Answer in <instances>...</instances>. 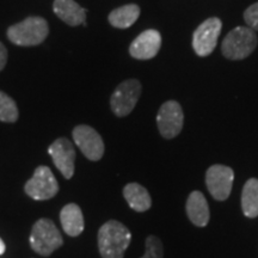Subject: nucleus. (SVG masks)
<instances>
[{
	"label": "nucleus",
	"mask_w": 258,
	"mask_h": 258,
	"mask_svg": "<svg viewBox=\"0 0 258 258\" xmlns=\"http://www.w3.org/2000/svg\"><path fill=\"white\" fill-rule=\"evenodd\" d=\"M222 23L220 18L211 17L196 28L192 35V48L199 56L211 55L218 44Z\"/></svg>",
	"instance_id": "7"
},
{
	"label": "nucleus",
	"mask_w": 258,
	"mask_h": 258,
	"mask_svg": "<svg viewBox=\"0 0 258 258\" xmlns=\"http://www.w3.org/2000/svg\"><path fill=\"white\" fill-rule=\"evenodd\" d=\"M131 241V231L117 220L106 221L98 231V249L102 258H123Z\"/></svg>",
	"instance_id": "1"
},
{
	"label": "nucleus",
	"mask_w": 258,
	"mask_h": 258,
	"mask_svg": "<svg viewBox=\"0 0 258 258\" xmlns=\"http://www.w3.org/2000/svg\"><path fill=\"white\" fill-rule=\"evenodd\" d=\"M146 252L140 258H164V245L157 235H148L145 241Z\"/></svg>",
	"instance_id": "20"
},
{
	"label": "nucleus",
	"mask_w": 258,
	"mask_h": 258,
	"mask_svg": "<svg viewBox=\"0 0 258 258\" xmlns=\"http://www.w3.org/2000/svg\"><path fill=\"white\" fill-rule=\"evenodd\" d=\"M6 62H8V50H6L4 44L0 42V71L4 70Z\"/></svg>",
	"instance_id": "22"
},
{
	"label": "nucleus",
	"mask_w": 258,
	"mask_h": 258,
	"mask_svg": "<svg viewBox=\"0 0 258 258\" xmlns=\"http://www.w3.org/2000/svg\"><path fill=\"white\" fill-rule=\"evenodd\" d=\"M29 241L31 249L41 256H49L63 244L62 235L50 219H40L35 222Z\"/></svg>",
	"instance_id": "4"
},
{
	"label": "nucleus",
	"mask_w": 258,
	"mask_h": 258,
	"mask_svg": "<svg viewBox=\"0 0 258 258\" xmlns=\"http://www.w3.org/2000/svg\"><path fill=\"white\" fill-rule=\"evenodd\" d=\"M49 32L46 19L29 17L21 23L12 25L8 30V37L12 43L22 47L37 46L46 40Z\"/></svg>",
	"instance_id": "3"
},
{
	"label": "nucleus",
	"mask_w": 258,
	"mask_h": 258,
	"mask_svg": "<svg viewBox=\"0 0 258 258\" xmlns=\"http://www.w3.org/2000/svg\"><path fill=\"white\" fill-rule=\"evenodd\" d=\"M234 182V171L232 167L215 164L206 172V185L213 199L226 201L230 198Z\"/></svg>",
	"instance_id": "8"
},
{
	"label": "nucleus",
	"mask_w": 258,
	"mask_h": 258,
	"mask_svg": "<svg viewBox=\"0 0 258 258\" xmlns=\"http://www.w3.org/2000/svg\"><path fill=\"white\" fill-rule=\"evenodd\" d=\"M5 249H6L5 243H4V241H3L2 238H0V254H3V253L5 252Z\"/></svg>",
	"instance_id": "23"
},
{
	"label": "nucleus",
	"mask_w": 258,
	"mask_h": 258,
	"mask_svg": "<svg viewBox=\"0 0 258 258\" xmlns=\"http://www.w3.org/2000/svg\"><path fill=\"white\" fill-rule=\"evenodd\" d=\"M53 9L57 17L71 27L80 24L86 25V10L74 0H55Z\"/></svg>",
	"instance_id": "14"
},
{
	"label": "nucleus",
	"mask_w": 258,
	"mask_h": 258,
	"mask_svg": "<svg viewBox=\"0 0 258 258\" xmlns=\"http://www.w3.org/2000/svg\"><path fill=\"white\" fill-rule=\"evenodd\" d=\"M161 47V35L159 31L146 30L141 32L129 47V53L134 59L150 60L157 55Z\"/></svg>",
	"instance_id": "12"
},
{
	"label": "nucleus",
	"mask_w": 258,
	"mask_h": 258,
	"mask_svg": "<svg viewBox=\"0 0 258 258\" xmlns=\"http://www.w3.org/2000/svg\"><path fill=\"white\" fill-rule=\"evenodd\" d=\"M60 221L62 230L70 237H78L84 231V215L82 209L76 203H69L61 209Z\"/></svg>",
	"instance_id": "15"
},
{
	"label": "nucleus",
	"mask_w": 258,
	"mask_h": 258,
	"mask_svg": "<svg viewBox=\"0 0 258 258\" xmlns=\"http://www.w3.org/2000/svg\"><path fill=\"white\" fill-rule=\"evenodd\" d=\"M18 108L11 97L0 91V121L14 123L18 120Z\"/></svg>",
	"instance_id": "19"
},
{
	"label": "nucleus",
	"mask_w": 258,
	"mask_h": 258,
	"mask_svg": "<svg viewBox=\"0 0 258 258\" xmlns=\"http://www.w3.org/2000/svg\"><path fill=\"white\" fill-rule=\"evenodd\" d=\"M244 21L252 30H258V3L249 6L244 12Z\"/></svg>",
	"instance_id": "21"
},
{
	"label": "nucleus",
	"mask_w": 258,
	"mask_h": 258,
	"mask_svg": "<svg viewBox=\"0 0 258 258\" xmlns=\"http://www.w3.org/2000/svg\"><path fill=\"white\" fill-rule=\"evenodd\" d=\"M25 194L36 201L53 199L59 191V183L48 166H38L34 176L25 183Z\"/></svg>",
	"instance_id": "6"
},
{
	"label": "nucleus",
	"mask_w": 258,
	"mask_h": 258,
	"mask_svg": "<svg viewBox=\"0 0 258 258\" xmlns=\"http://www.w3.org/2000/svg\"><path fill=\"white\" fill-rule=\"evenodd\" d=\"M241 211L249 219L258 217V179L250 178L245 182L241 191Z\"/></svg>",
	"instance_id": "17"
},
{
	"label": "nucleus",
	"mask_w": 258,
	"mask_h": 258,
	"mask_svg": "<svg viewBox=\"0 0 258 258\" xmlns=\"http://www.w3.org/2000/svg\"><path fill=\"white\" fill-rule=\"evenodd\" d=\"M140 16V8L135 4H128L115 9L109 15V22L114 28L127 29L138 21Z\"/></svg>",
	"instance_id": "18"
},
{
	"label": "nucleus",
	"mask_w": 258,
	"mask_h": 258,
	"mask_svg": "<svg viewBox=\"0 0 258 258\" xmlns=\"http://www.w3.org/2000/svg\"><path fill=\"white\" fill-rule=\"evenodd\" d=\"M141 84L137 79H128L121 83L110 98L111 110L117 117H125L134 110L141 95Z\"/></svg>",
	"instance_id": "5"
},
{
	"label": "nucleus",
	"mask_w": 258,
	"mask_h": 258,
	"mask_svg": "<svg viewBox=\"0 0 258 258\" xmlns=\"http://www.w3.org/2000/svg\"><path fill=\"white\" fill-rule=\"evenodd\" d=\"M185 212L191 224L198 227H206L211 220L207 199L199 190H194L189 194L185 203Z\"/></svg>",
	"instance_id": "13"
},
{
	"label": "nucleus",
	"mask_w": 258,
	"mask_h": 258,
	"mask_svg": "<svg viewBox=\"0 0 258 258\" xmlns=\"http://www.w3.org/2000/svg\"><path fill=\"white\" fill-rule=\"evenodd\" d=\"M123 198L129 207L138 213L147 212L152 207V198L150 192L139 183H128L123 188Z\"/></svg>",
	"instance_id": "16"
},
{
	"label": "nucleus",
	"mask_w": 258,
	"mask_h": 258,
	"mask_svg": "<svg viewBox=\"0 0 258 258\" xmlns=\"http://www.w3.org/2000/svg\"><path fill=\"white\" fill-rule=\"evenodd\" d=\"M73 140L82 153L91 161L102 159L104 154V143L98 132L86 124L77 125L73 129Z\"/></svg>",
	"instance_id": "10"
},
{
	"label": "nucleus",
	"mask_w": 258,
	"mask_h": 258,
	"mask_svg": "<svg viewBox=\"0 0 258 258\" xmlns=\"http://www.w3.org/2000/svg\"><path fill=\"white\" fill-rule=\"evenodd\" d=\"M257 44L256 31L249 27H237L222 41V55L228 60H243L256 49Z\"/></svg>",
	"instance_id": "2"
},
{
	"label": "nucleus",
	"mask_w": 258,
	"mask_h": 258,
	"mask_svg": "<svg viewBox=\"0 0 258 258\" xmlns=\"http://www.w3.org/2000/svg\"><path fill=\"white\" fill-rule=\"evenodd\" d=\"M48 153L50 154L54 165L62 173L64 178H72L74 173L76 151H74L73 145L69 139H57L48 148Z\"/></svg>",
	"instance_id": "11"
},
{
	"label": "nucleus",
	"mask_w": 258,
	"mask_h": 258,
	"mask_svg": "<svg viewBox=\"0 0 258 258\" xmlns=\"http://www.w3.org/2000/svg\"><path fill=\"white\" fill-rule=\"evenodd\" d=\"M184 114L182 106L176 101H167L161 104L157 114V124L164 139L176 138L183 129Z\"/></svg>",
	"instance_id": "9"
}]
</instances>
